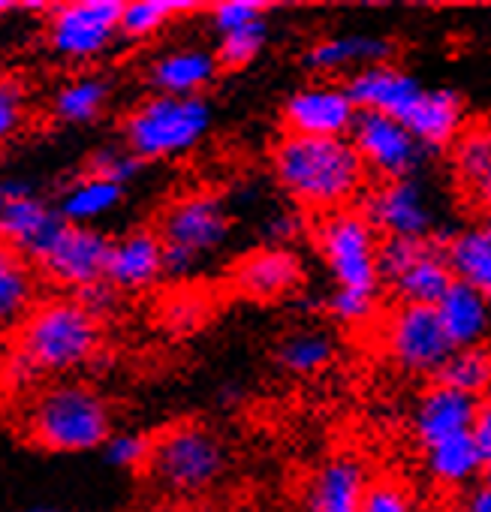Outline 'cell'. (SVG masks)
<instances>
[{
  "instance_id": "1",
  "label": "cell",
  "mask_w": 491,
  "mask_h": 512,
  "mask_svg": "<svg viewBox=\"0 0 491 512\" xmlns=\"http://www.w3.org/2000/svg\"><path fill=\"white\" fill-rule=\"evenodd\" d=\"M269 172L284 196L317 217L356 208L368 190V169L350 139L281 133L269 151Z\"/></svg>"
},
{
  "instance_id": "2",
  "label": "cell",
  "mask_w": 491,
  "mask_h": 512,
  "mask_svg": "<svg viewBox=\"0 0 491 512\" xmlns=\"http://www.w3.org/2000/svg\"><path fill=\"white\" fill-rule=\"evenodd\" d=\"M100 350V323L76 299H49L22 323L7 362L10 377L25 386L46 374L88 365Z\"/></svg>"
},
{
  "instance_id": "3",
  "label": "cell",
  "mask_w": 491,
  "mask_h": 512,
  "mask_svg": "<svg viewBox=\"0 0 491 512\" xmlns=\"http://www.w3.org/2000/svg\"><path fill=\"white\" fill-rule=\"evenodd\" d=\"M232 458L226 440L205 422L181 419L151 434L145 476L169 497L196 500L220 485Z\"/></svg>"
},
{
  "instance_id": "4",
  "label": "cell",
  "mask_w": 491,
  "mask_h": 512,
  "mask_svg": "<svg viewBox=\"0 0 491 512\" xmlns=\"http://www.w3.org/2000/svg\"><path fill=\"white\" fill-rule=\"evenodd\" d=\"M25 434L46 452H88L106 446L115 434L112 410L109 401L85 383H52L28 404Z\"/></svg>"
},
{
  "instance_id": "5",
  "label": "cell",
  "mask_w": 491,
  "mask_h": 512,
  "mask_svg": "<svg viewBox=\"0 0 491 512\" xmlns=\"http://www.w3.org/2000/svg\"><path fill=\"white\" fill-rule=\"evenodd\" d=\"M211 103L205 97L151 94L124 118V145L142 160H175L190 154L211 133Z\"/></svg>"
},
{
  "instance_id": "6",
  "label": "cell",
  "mask_w": 491,
  "mask_h": 512,
  "mask_svg": "<svg viewBox=\"0 0 491 512\" xmlns=\"http://www.w3.org/2000/svg\"><path fill=\"white\" fill-rule=\"evenodd\" d=\"M232 232V217L217 193L196 190L172 199L157 220V235L166 253V275L190 278L205 260L223 250Z\"/></svg>"
},
{
  "instance_id": "7",
  "label": "cell",
  "mask_w": 491,
  "mask_h": 512,
  "mask_svg": "<svg viewBox=\"0 0 491 512\" xmlns=\"http://www.w3.org/2000/svg\"><path fill=\"white\" fill-rule=\"evenodd\" d=\"M380 241L359 205L323 214L314 223V247L335 290L380 296Z\"/></svg>"
},
{
  "instance_id": "8",
  "label": "cell",
  "mask_w": 491,
  "mask_h": 512,
  "mask_svg": "<svg viewBox=\"0 0 491 512\" xmlns=\"http://www.w3.org/2000/svg\"><path fill=\"white\" fill-rule=\"evenodd\" d=\"M377 344L392 368L416 380H437L455 347L449 344L437 311L428 305H392L377 329Z\"/></svg>"
},
{
  "instance_id": "9",
  "label": "cell",
  "mask_w": 491,
  "mask_h": 512,
  "mask_svg": "<svg viewBox=\"0 0 491 512\" xmlns=\"http://www.w3.org/2000/svg\"><path fill=\"white\" fill-rule=\"evenodd\" d=\"M380 278L398 305H428L434 308L452 284L443 244L431 241H380Z\"/></svg>"
},
{
  "instance_id": "10",
  "label": "cell",
  "mask_w": 491,
  "mask_h": 512,
  "mask_svg": "<svg viewBox=\"0 0 491 512\" xmlns=\"http://www.w3.org/2000/svg\"><path fill=\"white\" fill-rule=\"evenodd\" d=\"M359 208L380 238L431 241L440 229L437 202L419 175L371 184Z\"/></svg>"
},
{
  "instance_id": "11",
  "label": "cell",
  "mask_w": 491,
  "mask_h": 512,
  "mask_svg": "<svg viewBox=\"0 0 491 512\" xmlns=\"http://www.w3.org/2000/svg\"><path fill=\"white\" fill-rule=\"evenodd\" d=\"M121 0H79L49 13L46 40L67 61H91L121 37Z\"/></svg>"
},
{
  "instance_id": "12",
  "label": "cell",
  "mask_w": 491,
  "mask_h": 512,
  "mask_svg": "<svg viewBox=\"0 0 491 512\" xmlns=\"http://www.w3.org/2000/svg\"><path fill=\"white\" fill-rule=\"evenodd\" d=\"M359 106L341 82H308L281 103L284 133L311 139H350Z\"/></svg>"
},
{
  "instance_id": "13",
  "label": "cell",
  "mask_w": 491,
  "mask_h": 512,
  "mask_svg": "<svg viewBox=\"0 0 491 512\" xmlns=\"http://www.w3.org/2000/svg\"><path fill=\"white\" fill-rule=\"evenodd\" d=\"M350 142L359 151L368 175H374L377 181L410 178L422 169L428 157V151L416 142L404 121L371 112H359Z\"/></svg>"
},
{
  "instance_id": "14",
  "label": "cell",
  "mask_w": 491,
  "mask_h": 512,
  "mask_svg": "<svg viewBox=\"0 0 491 512\" xmlns=\"http://www.w3.org/2000/svg\"><path fill=\"white\" fill-rule=\"evenodd\" d=\"M305 260L293 247L266 244L238 256L229 269V284L235 293L254 302H281L305 287Z\"/></svg>"
},
{
  "instance_id": "15",
  "label": "cell",
  "mask_w": 491,
  "mask_h": 512,
  "mask_svg": "<svg viewBox=\"0 0 491 512\" xmlns=\"http://www.w3.org/2000/svg\"><path fill=\"white\" fill-rule=\"evenodd\" d=\"M109 244H112V238H106L100 229L67 223L37 266L55 284L73 287L79 293L85 287H94V284L106 281Z\"/></svg>"
},
{
  "instance_id": "16",
  "label": "cell",
  "mask_w": 491,
  "mask_h": 512,
  "mask_svg": "<svg viewBox=\"0 0 491 512\" xmlns=\"http://www.w3.org/2000/svg\"><path fill=\"white\" fill-rule=\"evenodd\" d=\"M476 413H479L476 398L434 380L416 395V401L410 407V419H407L410 437L425 452L449 437L473 431Z\"/></svg>"
},
{
  "instance_id": "17",
  "label": "cell",
  "mask_w": 491,
  "mask_h": 512,
  "mask_svg": "<svg viewBox=\"0 0 491 512\" xmlns=\"http://www.w3.org/2000/svg\"><path fill=\"white\" fill-rule=\"evenodd\" d=\"M371 482L365 461L353 452L323 458L302 488V512H362V497Z\"/></svg>"
},
{
  "instance_id": "18",
  "label": "cell",
  "mask_w": 491,
  "mask_h": 512,
  "mask_svg": "<svg viewBox=\"0 0 491 512\" xmlns=\"http://www.w3.org/2000/svg\"><path fill=\"white\" fill-rule=\"evenodd\" d=\"M395 40L380 34H329L302 52V67L314 76H356L359 70L389 64Z\"/></svg>"
},
{
  "instance_id": "19",
  "label": "cell",
  "mask_w": 491,
  "mask_h": 512,
  "mask_svg": "<svg viewBox=\"0 0 491 512\" xmlns=\"http://www.w3.org/2000/svg\"><path fill=\"white\" fill-rule=\"evenodd\" d=\"M166 278V253L157 229H130L112 238L106 260V284L118 293H139Z\"/></svg>"
},
{
  "instance_id": "20",
  "label": "cell",
  "mask_w": 491,
  "mask_h": 512,
  "mask_svg": "<svg viewBox=\"0 0 491 512\" xmlns=\"http://www.w3.org/2000/svg\"><path fill=\"white\" fill-rule=\"evenodd\" d=\"M344 88L350 91L359 112L386 115V118H398V121H404L410 115V109L416 106V100L425 91V85L419 82L416 73H410L392 61L359 70L356 76H350L344 82Z\"/></svg>"
},
{
  "instance_id": "21",
  "label": "cell",
  "mask_w": 491,
  "mask_h": 512,
  "mask_svg": "<svg viewBox=\"0 0 491 512\" xmlns=\"http://www.w3.org/2000/svg\"><path fill=\"white\" fill-rule=\"evenodd\" d=\"M404 124L428 154L449 151L467 127V100L455 88H425Z\"/></svg>"
},
{
  "instance_id": "22",
  "label": "cell",
  "mask_w": 491,
  "mask_h": 512,
  "mask_svg": "<svg viewBox=\"0 0 491 512\" xmlns=\"http://www.w3.org/2000/svg\"><path fill=\"white\" fill-rule=\"evenodd\" d=\"M64 226L67 220L58 214V208L46 205L37 196L10 199L4 211H0V241L16 247L31 263L43 260Z\"/></svg>"
},
{
  "instance_id": "23",
  "label": "cell",
  "mask_w": 491,
  "mask_h": 512,
  "mask_svg": "<svg viewBox=\"0 0 491 512\" xmlns=\"http://www.w3.org/2000/svg\"><path fill=\"white\" fill-rule=\"evenodd\" d=\"M220 76V64L211 49L178 46L151 61L145 82L163 97H202Z\"/></svg>"
},
{
  "instance_id": "24",
  "label": "cell",
  "mask_w": 491,
  "mask_h": 512,
  "mask_svg": "<svg viewBox=\"0 0 491 512\" xmlns=\"http://www.w3.org/2000/svg\"><path fill=\"white\" fill-rule=\"evenodd\" d=\"M434 311L455 350L482 347L491 341V302L476 290L452 281Z\"/></svg>"
},
{
  "instance_id": "25",
  "label": "cell",
  "mask_w": 491,
  "mask_h": 512,
  "mask_svg": "<svg viewBox=\"0 0 491 512\" xmlns=\"http://www.w3.org/2000/svg\"><path fill=\"white\" fill-rule=\"evenodd\" d=\"M422 467L431 485L443 491H470L476 482H482V455L476 446L473 431L449 437L431 449L422 452Z\"/></svg>"
},
{
  "instance_id": "26",
  "label": "cell",
  "mask_w": 491,
  "mask_h": 512,
  "mask_svg": "<svg viewBox=\"0 0 491 512\" xmlns=\"http://www.w3.org/2000/svg\"><path fill=\"white\" fill-rule=\"evenodd\" d=\"M37 278L31 260L0 241V335L19 332L22 323L37 308Z\"/></svg>"
},
{
  "instance_id": "27",
  "label": "cell",
  "mask_w": 491,
  "mask_h": 512,
  "mask_svg": "<svg viewBox=\"0 0 491 512\" xmlns=\"http://www.w3.org/2000/svg\"><path fill=\"white\" fill-rule=\"evenodd\" d=\"M452 281L476 290L491 302V235L485 226H461L443 241Z\"/></svg>"
},
{
  "instance_id": "28",
  "label": "cell",
  "mask_w": 491,
  "mask_h": 512,
  "mask_svg": "<svg viewBox=\"0 0 491 512\" xmlns=\"http://www.w3.org/2000/svg\"><path fill=\"white\" fill-rule=\"evenodd\" d=\"M338 356V341L323 326H299L287 332L275 347V362L290 377H317L323 374Z\"/></svg>"
},
{
  "instance_id": "29",
  "label": "cell",
  "mask_w": 491,
  "mask_h": 512,
  "mask_svg": "<svg viewBox=\"0 0 491 512\" xmlns=\"http://www.w3.org/2000/svg\"><path fill=\"white\" fill-rule=\"evenodd\" d=\"M121 199H124L121 184H112V181H103L94 175H82L64 190L58 214L73 226H91V220H100L103 214L118 208Z\"/></svg>"
},
{
  "instance_id": "30",
  "label": "cell",
  "mask_w": 491,
  "mask_h": 512,
  "mask_svg": "<svg viewBox=\"0 0 491 512\" xmlns=\"http://www.w3.org/2000/svg\"><path fill=\"white\" fill-rule=\"evenodd\" d=\"M109 103V82L100 76H79L58 88L52 100V115L61 124H91L103 115Z\"/></svg>"
},
{
  "instance_id": "31",
  "label": "cell",
  "mask_w": 491,
  "mask_h": 512,
  "mask_svg": "<svg viewBox=\"0 0 491 512\" xmlns=\"http://www.w3.org/2000/svg\"><path fill=\"white\" fill-rule=\"evenodd\" d=\"M437 383L452 386L476 401L491 395V344L455 350L449 356V362L443 365Z\"/></svg>"
},
{
  "instance_id": "32",
  "label": "cell",
  "mask_w": 491,
  "mask_h": 512,
  "mask_svg": "<svg viewBox=\"0 0 491 512\" xmlns=\"http://www.w3.org/2000/svg\"><path fill=\"white\" fill-rule=\"evenodd\" d=\"M196 10L199 4H187V0H133V4H124L121 13V37L133 43L148 40L169 22L190 16Z\"/></svg>"
},
{
  "instance_id": "33",
  "label": "cell",
  "mask_w": 491,
  "mask_h": 512,
  "mask_svg": "<svg viewBox=\"0 0 491 512\" xmlns=\"http://www.w3.org/2000/svg\"><path fill=\"white\" fill-rule=\"evenodd\" d=\"M452 172L461 184L476 187L479 178L491 169V121H473L449 148Z\"/></svg>"
},
{
  "instance_id": "34",
  "label": "cell",
  "mask_w": 491,
  "mask_h": 512,
  "mask_svg": "<svg viewBox=\"0 0 491 512\" xmlns=\"http://www.w3.org/2000/svg\"><path fill=\"white\" fill-rule=\"evenodd\" d=\"M269 46V22L260 19L248 28H238L232 34H223L217 40V49H214V58L220 64V70H244L251 67L263 49Z\"/></svg>"
},
{
  "instance_id": "35",
  "label": "cell",
  "mask_w": 491,
  "mask_h": 512,
  "mask_svg": "<svg viewBox=\"0 0 491 512\" xmlns=\"http://www.w3.org/2000/svg\"><path fill=\"white\" fill-rule=\"evenodd\" d=\"M362 512H419V500L404 479L383 473L371 476L362 497Z\"/></svg>"
},
{
  "instance_id": "36",
  "label": "cell",
  "mask_w": 491,
  "mask_h": 512,
  "mask_svg": "<svg viewBox=\"0 0 491 512\" xmlns=\"http://www.w3.org/2000/svg\"><path fill=\"white\" fill-rule=\"evenodd\" d=\"M326 311L338 326L365 329L380 317V296L356 293V290H332V296L326 299Z\"/></svg>"
},
{
  "instance_id": "37",
  "label": "cell",
  "mask_w": 491,
  "mask_h": 512,
  "mask_svg": "<svg viewBox=\"0 0 491 512\" xmlns=\"http://www.w3.org/2000/svg\"><path fill=\"white\" fill-rule=\"evenodd\" d=\"M139 169H142V160L127 145H106L97 154H91L85 175H94V178L124 187L127 181H133L139 175Z\"/></svg>"
},
{
  "instance_id": "38",
  "label": "cell",
  "mask_w": 491,
  "mask_h": 512,
  "mask_svg": "<svg viewBox=\"0 0 491 512\" xmlns=\"http://www.w3.org/2000/svg\"><path fill=\"white\" fill-rule=\"evenodd\" d=\"M269 4H260V0H220V4L211 7L208 22L217 31V37L232 34L238 28H248L260 19H266Z\"/></svg>"
},
{
  "instance_id": "39",
  "label": "cell",
  "mask_w": 491,
  "mask_h": 512,
  "mask_svg": "<svg viewBox=\"0 0 491 512\" xmlns=\"http://www.w3.org/2000/svg\"><path fill=\"white\" fill-rule=\"evenodd\" d=\"M148 455H151V434H142V431H121V434H112L106 443L109 464L124 467V470H145Z\"/></svg>"
},
{
  "instance_id": "40",
  "label": "cell",
  "mask_w": 491,
  "mask_h": 512,
  "mask_svg": "<svg viewBox=\"0 0 491 512\" xmlns=\"http://www.w3.org/2000/svg\"><path fill=\"white\" fill-rule=\"evenodd\" d=\"M28 118V106H25V91L19 82L0 79V145L10 142Z\"/></svg>"
},
{
  "instance_id": "41",
  "label": "cell",
  "mask_w": 491,
  "mask_h": 512,
  "mask_svg": "<svg viewBox=\"0 0 491 512\" xmlns=\"http://www.w3.org/2000/svg\"><path fill=\"white\" fill-rule=\"evenodd\" d=\"M205 305H202V299H196V296H175V299H169L166 302V311H163V320H166V326H172L175 332H190V329H196L202 320H205Z\"/></svg>"
},
{
  "instance_id": "42",
  "label": "cell",
  "mask_w": 491,
  "mask_h": 512,
  "mask_svg": "<svg viewBox=\"0 0 491 512\" xmlns=\"http://www.w3.org/2000/svg\"><path fill=\"white\" fill-rule=\"evenodd\" d=\"M76 302L100 323L103 317H109L115 308H118V290L112 287V284H106V281H100V284H94V287H85V290H79V296H76Z\"/></svg>"
},
{
  "instance_id": "43",
  "label": "cell",
  "mask_w": 491,
  "mask_h": 512,
  "mask_svg": "<svg viewBox=\"0 0 491 512\" xmlns=\"http://www.w3.org/2000/svg\"><path fill=\"white\" fill-rule=\"evenodd\" d=\"M473 437L482 455V479L491 482V395H485L479 401V413L473 422Z\"/></svg>"
},
{
  "instance_id": "44",
  "label": "cell",
  "mask_w": 491,
  "mask_h": 512,
  "mask_svg": "<svg viewBox=\"0 0 491 512\" xmlns=\"http://www.w3.org/2000/svg\"><path fill=\"white\" fill-rule=\"evenodd\" d=\"M302 217L296 211H278L266 220V235L278 247H290V241L302 232Z\"/></svg>"
},
{
  "instance_id": "45",
  "label": "cell",
  "mask_w": 491,
  "mask_h": 512,
  "mask_svg": "<svg viewBox=\"0 0 491 512\" xmlns=\"http://www.w3.org/2000/svg\"><path fill=\"white\" fill-rule=\"evenodd\" d=\"M458 506L461 512H491V482H476L470 491H464Z\"/></svg>"
},
{
  "instance_id": "46",
  "label": "cell",
  "mask_w": 491,
  "mask_h": 512,
  "mask_svg": "<svg viewBox=\"0 0 491 512\" xmlns=\"http://www.w3.org/2000/svg\"><path fill=\"white\" fill-rule=\"evenodd\" d=\"M473 196H476V205L485 211V220H491V169L479 178V184L473 187Z\"/></svg>"
},
{
  "instance_id": "47",
  "label": "cell",
  "mask_w": 491,
  "mask_h": 512,
  "mask_svg": "<svg viewBox=\"0 0 491 512\" xmlns=\"http://www.w3.org/2000/svg\"><path fill=\"white\" fill-rule=\"evenodd\" d=\"M172 512H223L220 506H214V503H202V500H190V503H181L178 509H172Z\"/></svg>"
},
{
  "instance_id": "48",
  "label": "cell",
  "mask_w": 491,
  "mask_h": 512,
  "mask_svg": "<svg viewBox=\"0 0 491 512\" xmlns=\"http://www.w3.org/2000/svg\"><path fill=\"white\" fill-rule=\"evenodd\" d=\"M440 512H461V506H449V509H440Z\"/></svg>"
},
{
  "instance_id": "49",
  "label": "cell",
  "mask_w": 491,
  "mask_h": 512,
  "mask_svg": "<svg viewBox=\"0 0 491 512\" xmlns=\"http://www.w3.org/2000/svg\"><path fill=\"white\" fill-rule=\"evenodd\" d=\"M482 226H485V232H488V235H491V220H485V223H482Z\"/></svg>"
},
{
  "instance_id": "50",
  "label": "cell",
  "mask_w": 491,
  "mask_h": 512,
  "mask_svg": "<svg viewBox=\"0 0 491 512\" xmlns=\"http://www.w3.org/2000/svg\"><path fill=\"white\" fill-rule=\"evenodd\" d=\"M4 205H7V199H4V193H0V211H4Z\"/></svg>"
},
{
  "instance_id": "51",
  "label": "cell",
  "mask_w": 491,
  "mask_h": 512,
  "mask_svg": "<svg viewBox=\"0 0 491 512\" xmlns=\"http://www.w3.org/2000/svg\"><path fill=\"white\" fill-rule=\"evenodd\" d=\"M37 512H52V509H37Z\"/></svg>"
}]
</instances>
